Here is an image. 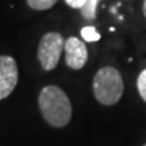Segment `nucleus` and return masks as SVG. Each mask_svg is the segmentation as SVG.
<instances>
[{
	"label": "nucleus",
	"mask_w": 146,
	"mask_h": 146,
	"mask_svg": "<svg viewBox=\"0 0 146 146\" xmlns=\"http://www.w3.org/2000/svg\"><path fill=\"white\" fill-rule=\"evenodd\" d=\"M18 64L10 56H0V100L8 98L18 84Z\"/></svg>",
	"instance_id": "4"
},
{
	"label": "nucleus",
	"mask_w": 146,
	"mask_h": 146,
	"mask_svg": "<svg viewBox=\"0 0 146 146\" xmlns=\"http://www.w3.org/2000/svg\"><path fill=\"white\" fill-rule=\"evenodd\" d=\"M65 1H66V4H68L69 7L77 8V10H80L84 5V3H85V0H65Z\"/></svg>",
	"instance_id": "10"
},
{
	"label": "nucleus",
	"mask_w": 146,
	"mask_h": 146,
	"mask_svg": "<svg viewBox=\"0 0 146 146\" xmlns=\"http://www.w3.org/2000/svg\"><path fill=\"white\" fill-rule=\"evenodd\" d=\"M64 45H65V41L60 33H46L42 36L36 54H38V61L43 70L56 69L61 58Z\"/></svg>",
	"instance_id": "3"
},
{
	"label": "nucleus",
	"mask_w": 146,
	"mask_h": 146,
	"mask_svg": "<svg viewBox=\"0 0 146 146\" xmlns=\"http://www.w3.org/2000/svg\"><path fill=\"white\" fill-rule=\"evenodd\" d=\"M94 95L103 106H114L123 95V78L114 66L100 68L94 77Z\"/></svg>",
	"instance_id": "2"
},
{
	"label": "nucleus",
	"mask_w": 146,
	"mask_h": 146,
	"mask_svg": "<svg viewBox=\"0 0 146 146\" xmlns=\"http://www.w3.org/2000/svg\"><path fill=\"white\" fill-rule=\"evenodd\" d=\"M30 8L36 11H45L52 8L53 5L57 3L58 0H26Z\"/></svg>",
	"instance_id": "7"
},
{
	"label": "nucleus",
	"mask_w": 146,
	"mask_h": 146,
	"mask_svg": "<svg viewBox=\"0 0 146 146\" xmlns=\"http://www.w3.org/2000/svg\"><path fill=\"white\" fill-rule=\"evenodd\" d=\"M143 146H146V145H143Z\"/></svg>",
	"instance_id": "12"
},
{
	"label": "nucleus",
	"mask_w": 146,
	"mask_h": 146,
	"mask_svg": "<svg viewBox=\"0 0 146 146\" xmlns=\"http://www.w3.org/2000/svg\"><path fill=\"white\" fill-rule=\"evenodd\" d=\"M99 3L100 0H85L84 5L80 8V12H81L83 18H85L87 21H95Z\"/></svg>",
	"instance_id": "6"
},
{
	"label": "nucleus",
	"mask_w": 146,
	"mask_h": 146,
	"mask_svg": "<svg viewBox=\"0 0 146 146\" xmlns=\"http://www.w3.org/2000/svg\"><path fill=\"white\" fill-rule=\"evenodd\" d=\"M65 49V61L70 69L78 70L88 61V50L83 41L76 36H69L64 45Z\"/></svg>",
	"instance_id": "5"
},
{
	"label": "nucleus",
	"mask_w": 146,
	"mask_h": 146,
	"mask_svg": "<svg viewBox=\"0 0 146 146\" xmlns=\"http://www.w3.org/2000/svg\"><path fill=\"white\" fill-rule=\"evenodd\" d=\"M81 36L87 42H96L100 39V34L94 26H85L81 29Z\"/></svg>",
	"instance_id": "8"
},
{
	"label": "nucleus",
	"mask_w": 146,
	"mask_h": 146,
	"mask_svg": "<svg viewBox=\"0 0 146 146\" xmlns=\"http://www.w3.org/2000/svg\"><path fill=\"white\" fill-rule=\"evenodd\" d=\"M38 106L42 116L53 127H65L72 119L70 100L62 89L56 85H46L42 88Z\"/></svg>",
	"instance_id": "1"
},
{
	"label": "nucleus",
	"mask_w": 146,
	"mask_h": 146,
	"mask_svg": "<svg viewBox=\"0 0 146 146\" xmlns=\"http://www.w3.org/2000/svg\"><path fill=\"white\" fill-rule=\"evenodd\" d=\"M137 88H138L139 96L143 99V102H146V69H143V70L138 74V78H137Z\"/></svg>",
	"instance_id": "9"
},
{
	"label": "nucleus",
	"mask_w": 146,
	"mask_h": 146,
	"mask_svg": "<svg viewBox=\"0 0 146 146\" xmlns=\"http://www.w3.org/2000/svg\"><path fill=\"white\" fill-rule=\"evenodd\" d=\"M142 11H143V15L146 18V0H143V5H142Z\"/></svg>",
	"instance_id": "11"
}]
</instances>
